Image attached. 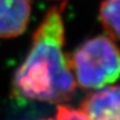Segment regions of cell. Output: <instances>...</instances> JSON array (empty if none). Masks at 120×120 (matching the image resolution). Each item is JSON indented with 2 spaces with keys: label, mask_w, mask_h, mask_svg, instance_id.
Masks as SVG:
<instances>
[{
  "label": "cell",
  "mask_w": 120,
  "mask_h": 120,
  "mask_svg": "<svg viewBox=\"0 0 120 120\" xmlns=\"http://www.w3.org/2000/svg\"><path fill=\"white\" fill-rule=\"evenodd\" d=\"M77 85L100 89L120 78V50L107 36H96L83 43L68 57Z\"/></svg>",
  "instance_id": "obj_2"
},
{
  "label": "cell",
  "mask_w": 120,
  "mask_h": 120,
  "mask_svg": "<svg viewBox=\"0 0 120 120\" xmlns=\"http://www.w3.org/2000/svg\"><path fill=\"white\" fill-rule=\"evenodd\" d=\"M54 120H89V119L80 109H71V107H68L66 105H59Z\"/></svg>",
  "instance_id": "obj_6"
},
{
  "label": "cell",
  "mask_w": 120,
  "mask_h": 120,
  "mask_svg": "<svg viewBox=\"0 0 120 120\" xmlns=\"http://www.w3.org/2000/svg\"><path fill=\"white\" fill-rule=\"evenodd\" d=\"M31 15V0H0V38L23 33Z\"/></svg>",
  "instance_id": "obj_4"
},
{
  "label": "cell",
  "mask_w": 120,
  "mask_h": 120,
  "mask_svg": "<svg viewBox=\"0 0 120 120\" xmlns=\"http://www.w3.org/2000/svg\"><path fill=\"white\" fill-rule=\"evenodd\" d=\"M64 4L52 7L33 35L27 59L14 77V91L26 99L63 103L75 95L77 83L64 53Z\"/></svg>",
  "instance_id": "obj_1"
},
{
  "label": "cell",
  "mask_w": 120,
  "mask_h": 120,
  "mask_svg": "<svg viewBox=\"0 0 120 120\" xmlns=\"http://www.w3.org/2000/svg\"><path fill=\"white\" fill-rule=\"evenodd\" d=\"M99 16L106 33L112 38L120 41V0H104Z\"/></svg>",
  "instance_id": "obj_5"
},
{
  "label": "cell",
  "mask_w": 120,
  "mask_h": 120,
  "mask_svg": "<svg viewBox=\"0 0 120 120\" xmlns=\"http://www.w3.org/2000/svg\"><path fill=\"white\" fill-rule=\"evenodd\" d=\"M81 111L89 120H120V85L90 94L82 102Z\"/></svg>",
  "instance_id": "obj_3"
},
{
  "label": "cell",
  "mask_w": 120,
  "mask_h": 120,
  "mask_svg": "<svg viewBox=\"0 0 120 120\" xmlns=\"http://www.w3.org/2000/svg\"><path fill=\"white\" fill-rule=\"evenodd\" d=\"M43 120H54V119H43Z\"/></svg>",
  "instance_id": "obj_7"
}]
</instances>
